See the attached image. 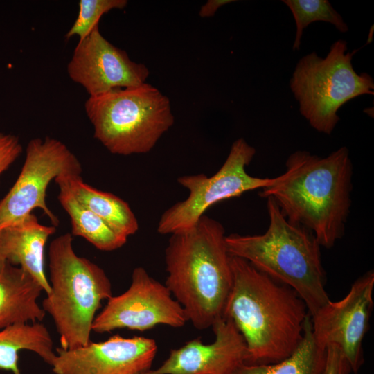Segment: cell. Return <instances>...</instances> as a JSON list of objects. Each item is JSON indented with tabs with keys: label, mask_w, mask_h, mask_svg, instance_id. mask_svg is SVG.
I'll list each match as a JSON object with an SVG mask.
<instances>
[{
	"label": "cell",
	"mask_w": 374,
	"mask_h": 374,
	"mask_svg": "<svg viewBox=\"0 0 374 374\" xmlns=\"http://www.w3.org/2000/svg\"><path fill=\"white\" fill-rule=\"evenodd\" d=\"M294 17L296 31L293 50H299L303 30L314 21L328 22L341 33L348 30L342 17L328 0H283Z\"/></svg>",
	"instance_id": "21"
},
{
	"label": "cell",
	"mask_w": 374,
	"mask_h": 374,
	"mask_svg": "<svg viewBox=\"0 0 374 374\" xmlns=\"http://www.w3.org/2000/svg\"><path fill=\"white\" fill-rule=\"evenodd\" d=\"M48 267L51 291L42 308L54 322L60 347L87 345L102 302L112 296L111 281L100 266L76 254L69 233L51 242Z\"/></svg>",
	"instance_id": "5"
},
{
	"label": "cell",
	"mask_w": 374,
	"mask_h": 374,
	"mask_svg": "<svg viewBox=\"0 0 374 374\" xmlns=\"http://www.w3.org/2000/svg\"><path fill=\"white\" fill-rule=\"evenodd\" d=\"M21 350L35 353L50 366L56 355L51 334L40 322L18 323L0 330V369L21 374L19 366Z\"/></svg>",
	"instance_id": "18"
},
{
	"label": "cell",
	"mask_w": 374,
	"mask_h": 374,
	"mask_svg": "<svg viewBox=\"0 0 374 374\" xmlns=\"http://www.w3.org/2000/svg\"><path fill=\"white\" fill-rule=\"evenodd\" d=\"M233 1L232 0H208L202 6L199 15L201 17H212L220 7Z\"/></svg>",
	"instance_id": "25"
},
{
	"label": "cell",
	"mask_w": 374,
	"mask_h": 374,
	"mask_svg": "<svg viewBox=\"0 0 374 374\" xmlns=\"http://www.w3.org/2000/svg\"><path fill=\"white\" fill-rule=\"evenodd\" d=\"M373 26L371 27V29L369 30L368 37L367 39L366 44H370L373 41Z\"/></svg>",
	"instance_id": "26"
},
{
	"label": "cell",
	"mask_w": 374,
	"mask_h": 374,
	"mask_svg": "<svg viewBox=\"0 0 374 374\" xmlns=\"http://www.w3.org/2000/svg\"><path fill=\"white\" fill-rule=\"evenodd\" d=\"M256 149L243 138L235 140L221 168L211 177L204 174L182 175L177 182L189 195L175 203L161 216L157 231L172 234L193 226L212 205L224 199L239 197L249 190L272 185L274 178H260L249 175L246 167L251 163Z\"/></svg>",
	"instance_id": "8"
},
{
	"label": "cell",
	"mask_w": 374,
	"mask_h": 374,
	"mask_svg": "<svg viewBox=\"0 0 374 374\" xmlns=\"http://www.w3.org/2000/svg\"><path fill=\"white\" fill-rule=\"evenodd\" d=\"M345 40L330 46L325 57L312 52L301 57L290 80L301 114L315 130L330 134L339 117V108L364 94L373 95L374 81L367 73H357Z\"/></svg>",
	"instance_id": "7"
},
{
	"label": "cell",
	"mask_w": 374,
	"mask_h": 374,
	"mask_svg": "<svg viewBox=\"0 0 374 374\" xmlns=\"http://www.w3.org/2000/svg\"><path fill=\"white\" fill-rule=\"evenodd\" d=\"M127 4L126 0H80L78 17L66 38L78 36L79 40L84 39L98 26L103 15L114 9H123Z\"/></svg>",
	"instance_id": "22"
},
{
	"label": "cell",
	"mask_w": 374,
	"mask_h": 374,
	"mask_svg": "<svg viewBox=\"0 0 374 374\" xmlns=\"http://www.w3.org/2000/svg\"><path fill=\"white\" fill-rule=\"evenodd\" d=\"M326 357V348L319 346L314 339L308 314L303 325V338L291 355L274 364H244L233 374H321Z\"/></svg>",
	"instance_id": "20"
},
{
	"label": "cell",
	"mask_w": 374,
	"mask_h": 374,
	"mask_svg": "<svg viewBox=\"0 0 374 374\" xmlns=\"http://www.w3.org/2000/svg\"><path fill=\"white\" fill-rule=\"evenodd\" d=\"M373 288L374 271L369 270L353 282L343 299L330 300L310 317L316 343L323 348L337 346L354 374L364 362L362 343L373 310Z\"/></svg>",
	"instance_id": "11"
},
{
	"label": "cell",
	"mask_w": 374,
	"mask_h": 374,
	"mask_svg": "<svg viewBox=\"0 0 374 374\" xmlns=\"http://www.w3.org/2000/svg\"><path fill=\"white\" fill-rule=\"evenodd\" d=\"M351 367L341 349L331 344L326 347V362L321 374H350Z\"/></svg>",
	"instance_id": "24"
},
{
	"label": "cell",
	"mask_w": 374,
	"mask_h": 374,
	"mask_svg": "<svg viewBox=\"0 0 374 374\" xmlns=\"http://www.w3.org/2000/svg\"><path fill=\"white\" fill-rule=\"evenodd\" d=\"M285 166L259 195L272 197L287 220L311 231L321 247L332 248L344 235L351 206L353 165L348 148L325 157L298 150Z\"/></svg>",
	"instance_id": "2"
},
{
	"label": "cell",
	"mask_w": 374,
	"mask_h": 374,
	"mask_svg": "<svg viewBox=\"0 0 374 374\" xmlns=\"http://www.w3.org/2000/svg\"><path fill=\"white\" fill-rule=\"evenodd\" d=\"M59 189L57 199L70 217L72 235L84 238L96 249L104 251L116 250L127 242V238L115 232L69 191Z\"/></svg>",
	"instance_id": "19"
},
{
	"label": "cell",
	"mask_w": 374,
	"mask_h": 374,
	"mask_svg": "<svg viewBox=\"0 0 374 374\" xmlns=\"http://www.w3.org/2000/svg\"><path fill=\"white\" fill-rule=\"evenodd\" d=\"M42 292L30 274L0 259V330L18 323L41 322L46 316L38 303Z\"/></svg>",
	"instance_id": "16"
},
{
	"label": "cell",
	"mask_w": 374,
	"mask_h": 374,
	"mask_svg": "<svg viewBox=\"0 0 374 374\" xmlns=\"http://www.w3.org/2000/svg\"><path fill=\"white\" fill-rule=\"evenodd\" d=\"M233 283L224 317L233 321L247 345L245 364L277 363L299 345L307 306L289 286L248 261L231 256Z\"/></svg>",
	"instance_id": "1"
},
{
	"label": "cell",
	"mask_w": 374,
	"mask_h": 374,
	"mask_svg": "<svg viewBox=\"0 0 374 374\" xmlns=\"http://www.w3.org/2000/svg\"><path fill=\"white\" fill-rule=\"evenodd\" d=\"M82 165L76 156L60 141L46 136L31 139L26 147L21 170L12 187L0 199V230L42 210L51 225L59 220L46 204L50 182L63 175H81Z\"/></svg>",
	"instance_id": "9"
},
{
	"label": "cell",
	"mask_w": 374,
	"mask_h": 374,
	"mask_svg": "<svg viewBox=\"0 0 374 374\" xmlns=\"http://www.w3.org/2000/svg\"><path fill=\"white\" fill-rule=\"evenodd\" d=\"M267 200V231L261 235H226L228 252L293 289L311 317L330 300L325 289L321 246L311 231L287 220L272 197Z\"/></svg>",
	"instance_id": "4"
},
{
	"label": "cell",
	"mask_w": 374,
	"mask_h": 374,
	"mask_svg": "<svg viewBox=\"0 0 374 374\" xmlns=\"http://www.w3.org/2000/svg\"><path fill=\"white\" fill-rule=\"evenodd\" d=\"M187 321L183 308L166 285L138 267L132 271L128 289L111 296L97 314L92 332L102 334L122 328L143 332L157 325L180 328Z\"/></svg>",
	"instance_id": "10"
},
{
	"label": "cell",
	"mask_w": 374,
	"mask_h": 374,
	"mask_svg": "<svg viewBox=\"0 0 374 374\" xmlns=\"http://www.w3.org/2000/svg\"><path fill=\"white\" fill-rule=\"evenodd\" d=\"M67 72L89 96L140 85L145 82L150 74L145 64L131 60L126 51L107 40L98 26L78 41L68 63Z\"/></svg>",
	"instance_id": "12"
},
{
	"label": "cell",
	"mask_w": 374,
	"mask_h": 374,
	"mask_svg": "<svg viewBox=\"0 0 374 374\" xmlns=\"http://www.w3.org/2000/svg\"><path fill=\"white\" fill-rule=\"evenodd\" d=\"M56 227L39 222L33 213L0 230V259L21 268L48 294L51 286L44 269V249Z\"/></svg>",
	"instance_id": "15"
},
{
	"label": "cell",
	"mask_w": 374,
	"mask_h": 374,
	"mask_svg": "<svg viewBox=\"0 0 374 374\" xmlns=\"http://www.w3.org/2000/svg\"><path fill=\"white\" fill-rule=\"evenodd\" d=\"M213 342L204 344L199 338L172 349L157 368L144 374H233L245 364L246 342L233 321L223 317L212 326Z\"/></svg>",
	"instance_id": "14"
},
{
	"label": "cell",
	"mask_w": 374,
	"mask_h": 374,
	"mask_svg": "<svg viewBox=\"0 0 374 374\" xmlns=\"http://www.w3.org/2000/svg\"><path fill=\"white\" fill-rule=\"evenodd\" d=\"M22 152V146L15 135L0 133V176Z\"/></svg>",
	"instance_id": "23"
},
{
	"label": "cell",
	"mask_w": 374,
	"mask_h": 374,
	"mask_svg": "<svg viewBox=\"0 0 374 374\" xmlns=\"http://www.w3.org/2000/svg\"><path fill=\"white\" fill-rule=\"evenodd\" d=\"M84 109L94 137L124 156L149 152L175 121L168 98L146 82L89 96Z\"/></svg>",
	"instance_id": "6"
},
{
	"label": "cell",
	"mask_w": 374,
	"mask_h": 374,
	"mask_svg": "<svg viewBox=\"0 0 374 374\" xmlns=\"http://www.w3.org/2000/svg\"><path fill=\"white\" fill-rule=\"evenodd\" d=\"M157 350L154 339L119 335L73 348H55L51 365L55 374H144Z\"/></svg>",
	"instance_id": "13"
},
{
	"label": "cell",
	"mask_w": 374,
	"mask_h": 374,
	"mask_svg": "<svg viewBox=\"0 0 374 374\" xmlns=\"http://www.w3.org/2000/svg\"><path fill=\"white\" fill-rule=\"evenodd\" d=\"M225 230L205 215L192 227L170 234L165 250L166 286L199 330L224 317L233 274Z\"/></svg>",
	"instance_id": "3"
},
{
	"label": "cell",
	"mask_w": 374,
	"mask_h": 374,
	"mask_svg": "<svg viewBox=\"0 0 374 374\" xmlns=\"http://www.w3.org/2000/svg\"><path fill=\"white\" fill-rule=\"evenodd\" d=\"M54 181L59 188L69 191L118 234L127 238L139 230L134 213L119 197L93 188L84 182L81 175H63Z\"/></svg>",
	"instance_id": "17"
}]
</instances>
